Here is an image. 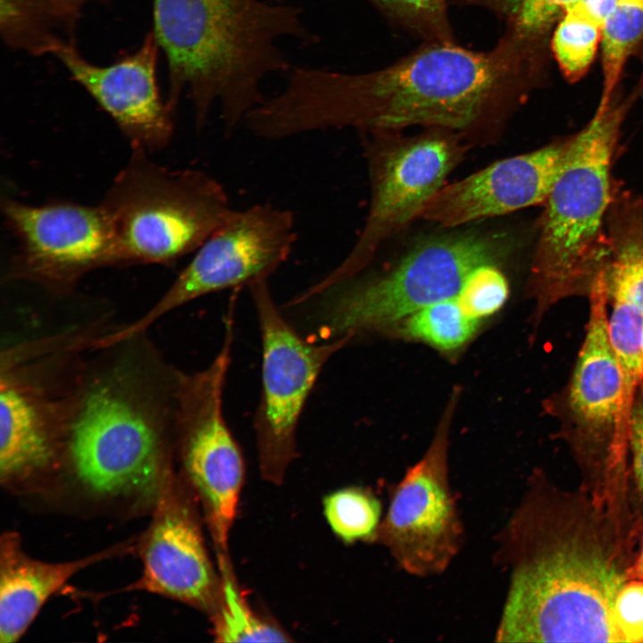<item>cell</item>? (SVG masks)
Returning a JSON list of instances; mask_svg holds the SVG:
<instances>
[{"label": "cell", "mask_w": 643, "mask_h": 643, "mask_svg": "<svg viewBox=\"0 0 643 643\" xmlns=\"http://www.w3.org/2000/svg\"><path fill=\"white\" fill-rule=\"evenodd\" d=\"M642 503L607 504L536 470L500 537L510 583L498 642H625L618 597L632 580Z\"/></svg>", "instance_id": "6da1fadb"}, {"label": "cell", "mask_w": 643, "mask_h": 643, "mask_svg": "<svg viewBox=\"0 0 643 643\" xmlns=\"http://www.w3.org/2000/svg\"><path fill=\"white\" fill-rule=\"evenodd\" d=\"M516 53L507 39L486 53L439 41L372 71L293 65L279 92L258 105L255 122L270 141L338 129L366 133L418 125L478 138L507 100Z\"/></svg>", "instance_id": "7a4b0ae2"}, {"label": "cell", "mask_w": 643, "mask_h": 643, "mask_svg": "<svg viewBox=\"0 0 643 643\" xmlns=\"http://www.w3.org/2000/svg\"><path fill=\"white\" fill-rule=\"evenodd\" d=\"M153 32L167 65L166 101L184 92L202 129L214 105L230 138L265 97L264 81L294 64L283 42L320 41L295 4L271 0H151Z\"/></svg>", "instance_id": "3957f363"}, {"label": "cell", "mask_w": 643, "mask_h": 643, "mask_svg": "<svg viewBox=\"0 0 643 643\" xmlns=\"http://www.w3.org/2000/svg\"><path fill=\"white\" fill-rule=\"evenodd\" d=\"M149 372L126 356L75 375L64 449L77 478L95 494L153 496L159 489L178 372L163 387Z\"/></svg>", "instance_id": "277c9868"}, {"label": "cell", "mask_w": 643, "mask_h": 643, "mask_svg": "<svg viewBox=\"0 0 643 643\" xmlns=\"http://www.w3.org/2000/svg\"><path fill=\"white\" fill-rule=\"evenodd\" d=\"M507 233L469 230L430 237L389 270L318 280L284 304L295 329L313 342L386 330L419 309L455 297L479 267L507 259Z\"/></svg>", "instance_id": "5b68a950"}, {"label": "cell", "mask_w": 643, "mask_h": 643, "mask_svg": "<svg viewBox=\"0 0 643 643\" xmlns=\"http://www.w3.org/2000/svg\"><path fill=\"white\" fill-rule=\"evenodd\" d=\"M630 102L600 100L589 123L569 138L563 169L543 204L530 267L529 293L539 317L560 300L589 296L605 267L611 164Z\"/></svg>", "instance_id": "8992f818"}, {"label": "cell", "mask_w": 643, "mask_h": 643, "mask_svg": "<svg viewBox=\"0 0 643 643\" xmlns=\"http://www.w3.org/2000/svg\"><path fill=\"white\" fill-rule=\"evenodd\" d=\"M589 296L586 333L572 377L547 408L580 470V488L604 503L631 497L629 429L631 405L608 334L605 273Z\"/></svg>", "instance_id": "52a82bcc"}, {"label": "cell", "mask_w": 643, "mask_h": 643, "mask_svg": "<svg viewBox=\"0 0 643 643\" xmlns=\"http://www.w3.org/2000/svg\"><path fill=\"white\" fill-rule=\"evenodd\" d=\"M133 149L101 205L115 263L168 264L197 250L233 211L224 186L199 170H168Z\"/></svg>", "instance_id": "ba28073f"}, {"label": "cell", "mask_w": 643, "mask_h": 643, "mask_svg": "<svg viewBox=\"0 0 643 643\" xmlns=\"http://www.w3.org/2000/svg\"><path fill=\"white\" fill-rule=\"evenodd\" d=\"M232 340V321H227L222 346L211 363L192 373L179 372L175 387L174 432L215 547L218 569L232 567L229 538L245 478L244 458L223 413Z\"/></svg>", "instance_id": "9c48e42d"}, {"label": "cell", "mask_w": 643, "mask_h": 643, "mask_svg": "<svg viewBox=\"0 0 643 643\" xmlns=\"http://www.w3.org/2000/svg\"><path fill=\"white\" fill-rule=\"evenodd\" d=\"M393 132L363 133L371 186L368 213L349 253L321 280L344 279L367 268L387 239L420 217L466 150L461 136L445 129L407 138Z\"/></svg>", "instance_id": "30bf717a"}, {"label": "cell", "mask_w": 643, "mask_h": 643, "mask_svg": "<svg viewBox=\"0 0 643 643\" xmlns=\"http://www.w3.org/2000/svg\"><path fill=\"white\" fill-rule=\"evenodd\" d=\"M262 342V388L254 419L262 478L280 485L296 455V430L309 395L346 339L313 342L287 320L268 280L249 287Z\"/></svg>", "instance_id": "8fae6325"}, {"label": "cell", "mask_w": 643, "mask_h": 643, "mask_svg": "<svg viewBox=\"0 0 643 643\" xmlns=\"http://www.w3.org/2000/svg\"><path fill=\"white\" fill-rule=\"evenodd\" d=\"M296 239L290 210L269 203L233 209L159 301L135 322L105 334L103 345L141 336L169 312L203 296L268 280L288 260Z\"/></svg>", "instance_id": "7c38bea8"}, {"label": "cell", "mask_w": 643, "mask_h": 643, "mask_svg": "<svg viewBox=\"0 0 643 643\" xmlns=\"http://www.w3.org/2000/svg\"><path fill=\"white\" fill-rule=\"evenodd\" d=\"M457 393L447 406L422 457L391 493L375 540L407 573L428 577L443 572L461 548L463 528L449 478V431Z\"/></svg>", "instance_id": "4fadbf2b"}, {"label": "cell", "mask_w": 643, "mask_h": 643, "mask_svg": "<svg viewBox=\"0 0 643 643\" xmlns=\"http://www.w3.org/2000/svg\"><path fill=\"white\" fill-rule=\"evenodd\" d=\"M3 213L17 246L11 275L59 290L82 275L115 263L111 221L100 205L33 206L4 200Z\"/></svg>", "instance_id": "5bb4252c"}, {"label": "cell", "mask_w": 643, "mask_h": 643, "mask_svg": "<svg viewBox=\"0 0 643 643\" xmlns=\"http://www.w3.org/2000/svg\"><path fill=\"white\" fill-rule=\"evenodd\" d=\"M157 41L150 30L132 53L107 65L89 62L74 40L63 43L54 56L70 78L109 114L133 149L160 150L174 129L175 110L161 96L157 78Z\"/></svg>", "instance_id": "9a60e30c"}, {"label": "cell", "mask_w": 643, "mask_h": 643, "mask_svg": "<svg viewBox=\"0 0 643 643\" xmlns=\"http://www.w3.org/2000/svg\"><path fill=\"white\" fill-rule=\"evenodd\" d=\"M167 483L143 549L141 577L123 590L163 595L212 618L222 594L221 578L208 555L194 505Z\"/></svg>", "instance_id": "2e32d148"}, {"label": "cell", "mask_w": 643, "mask_h": 643, "mask_svg": "<svg viewBox=\"0 0 643 643\" xmlns=\"http://www.w3.org/2000/svg\"><path fill=\"white\" fill-rule=\"evenodd\" d=\"M2 358L0 479L11 482L42 472L63 448L71 384L46 387L38 363L26 364L13 349Z\"/></svg>", "instance_id": "e0dca14e"}, {"label": "cell", "mask_w": 643, "mask_h": 643, "mask_svg": "<svg viewBox=\"0 0 643 643\" xmlns=\"http://www.w3.org/2000/svg\"><path fill=\"white\" fill-rule=\"evenodd\" d=\"M568 141L499 160L444 186L419 218L451 229L544 204L563 169Z\"/></svg>", "instance_id": "ac0fdd59"}, {"label": "cell", "mask_w": 643, "mask_h": 643, "mask_svg": "<svg viewBox=\"0 0 643 643\" xmlns=\"http://www.w3.org/2000/svg\"><path fill=\"white\" fill-rule=\"evenodd\" d=\"M127 550L123 546L63 563L34 559L20 537L6 532L0 541V642L17 641L47 599L86 567Z\"/></svg>", "instance_id": "d6986e66"}, {"label": "cell", "mask_w": 643, "mask_h": 643, "mask_svg": "<svg viewBox=\"0 0 643 643\" xmlns=\"http://www.w3.org/2000/svg\"><path fill=\"white\" fill-rule=\"evenodd\" d=\"M0 35L10 49L33 56L73 40L53 0H0Z\"/></svg>", "instance_id": "ffe728a7"}, {"label": "cell", "mask_w": 643, "mask_h": 643, "mask_svg": "<svg viewBox=\"0 0 643 643\" xmlns=\"http://www.w3.org/2000/svg\"><path fill=\"white\" fill-rule=\"evenodd\" d=\"M221 600L211 618L216 641L285 642L291 641L282 628L255 614L245 599L234 571L220 573Z\"/></svg>", "instance_id": "44dd1931"}, {"label": "cell", "mask_w": 643, "mask_h": 643, "mask_svg": "<svg viewBox=\"0 0 643 643\" xmlns=\"http://www.w3.org/2000/svg\"><path fill=\"white\" fill-rule=\"evenodd\" d=\"M643 38V0H618L602 26V100L613 97L626 60Z\"/></svg>", "instance_id": "7402d4cb"}, {"label": "cell", "mask_w": 643, "mask_h": 643, "mask_svg": "<svg viewBox=\"0 0 643 643\" xmlns=\"http://www.w3.org/2000/svg\"><path fill=\"white\" fill-rule=\"evenodd\" d=\"M403 321L405 336L443 351H453L467 343L480 323L465 313L456 296L426 305Z\"/></svg>", "instance_id": "603a6c76"}, {"label": "cell", "mask_w": 643, "mask_h": 643, "mask_svg": "<svg viewBox=\"0 0 643 643\" xmlns=\"http://www.w3.org/2000/svg\"><path fill=\"white\" fill-rule=\"evenodd\" d=\"M552 48L565 78L580 79L591 65L601 41L602 26L574 5L563 12Z\"/></svg>", "instance_id": "cb8c5ba5"}, {"label": "cell", "mask_w": 643, "mask_h": 643, "mask_svg": "<svg viewBox=\"0 0 643 643\" xmlns=\"http://www.w3.org/2000/svg\"><path fill=\"white\" fill-rule=\"evenodd\" d=\"M324 514L332 531L345 543L373 541L380 525L381 505L361 487H349L325 497Z\"/></svg>", "instance_id": "d4e9b609"}, {"label": "cell", "mask_w": 643, "mask_h": 643, "mask_svg": "<svg viewBox=\"0 0 643 643\" xmlns=\"http://www.w3.org/2000/svg\"><path fill=\"white\" fill-rule=\"evenodd\" d=\"M608 315L609 339L621 367L628 402L632 405L639 387L643 383V315L631 304L617 298Z\"/></svg>", "instance_id": "484cf974"}, {"label": "cell", "mask_w": 643, "mask_h": 643, "mask_svg": "<svg viewBox=\"0 0 643 643\" xmlns=\"http://www.w3.org/2000/svg\"><path fill=\"white\" fill-rule=\"evenodd\" d=\"M502 263H489L479 267L456 296L465 313L480 322L496 313L508 298L509 285L500 268Z\"/></svg>", "instance_id": "4316f807"}, {"label": "cell", "mask_w": 643, "mask_h": 643, "mask_svg": "<svg viewBox=\"0 0 643 643\" xmlns=\"http://www.w3.org/2000/svg\"><path fill=\"white\" fill-rule=\"evenodd\" d=\"M384 13L439 41L449 35L448 0H368Z\"/></svg>", "instance_id": "83f0119b"}, {"label": "cell", "mask_w": 643, "mask_h": 643, "mask_svg": "<svg viewBox=\"0 0 643 643\" xmlns=\"http://www.w3.org/2000/svg\"><path fill=\"white\" fill-rule=\"evenodd\" d=\"M578 0H513L517 30L521 34L537 32Z\"/></svg>", "instance_id": "f1b7e54d"}, {"label": "cell", "mask_w": 643, "mask_h": 643, "mask_svg": "<svg viewBox=\"0 0 643 643\" xmlns=\"http://www.w3.org/2000/svg\"><path fill=\"white\" fill-rule=\"evenodd\" d=\"M629 450L632 484L643 497V383L639 387L631 405Z\"/></svg>", "instance_id": "f546056e"}, {"label": "cell", "mask_w": 643, "mask_h": 643, "mask_svg": "<svg viewBox=\"0 0 643 643\" xmlns=\"http://www.w3.org/2000/svg\"><path fill=\"white\" fill-rule=\"evenodd\" d=\"M623 620L639 642H643V581L632 580L622 596Z\"/></svg>", "instance_id": "4dcf8cb0"}, {"label": "cell", "mask_w": 643, "mask_h": 643, "mask_svg": "<svg viewBox=\"0 0 643 643\" xmlns=\"http://www.w3.org/2000/svg\"><path fill=\"white\" fill-rule=\"evenodd\" d=\"M111 0H53L65 26L72 35L85 7L91 4H107Z\"/></svg>", "instance_id": "1f68e13d"}, {"label": "cell", "mask_w": 643, "mask_h": 643, "mask_svg": "<svg viewBox=\"0 0 643 643\" xmlns=\"http://www.w3.org/2000/svg\"><path fill=\"white\" fill-rule=\"evenodd\" d=\"M617 1L618 0H578L570 5L576 6L586 15L603 26V23L614 10Z\"/></svg>", "instance_id": "d6a6232c"}, {"label": "cell", "mask_w": 643, "mask_h": 643, "mask_svg": "<svg viewBox=\"0 0 643 643\" xmlns=\"http://www.w3.org/2000/svg\"><path fill=\"white\" fill-rule=\"evenodd\" d=\"M641 499L643 503V497ZM632 580L643 581V522L637 558L632 571Z\"/></svg>", "instance_id": "836d02e7"}, {"label": "cell", "mask_w": 643, "mask_h": 643, "mask_svg": "<svg viewBox=\"0 0 643 643\" xmlns=\"http://www.w3.org/2000/svg\"><path fill=\"white\" fill-rule=\"evenodd\" d=\"M642 351H643V335H642Z\"/></svg>", "instance_id": "e575fe53"}]
</instances>
